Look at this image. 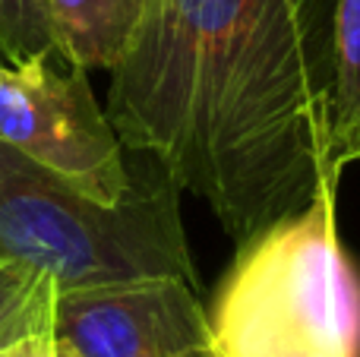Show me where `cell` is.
Listing matches in <instances>:
<instances>
[{"instance_id":"1","label":"cell","mask_w":360,"mask_h":357,"mask_svg":"<svg viewBox=\"0 0 360 357\" xmlns=\"http://www.w3.org/2000/svg\"><path fill=\"white\" fill-rule=\"evenodd\" d=\"M335 0H152L111 70L108 120L234 244L338 193L332 158Z\"/></svg>"},{"instance_id":"3","label":"cell","mask_w":360,"mask_h":357,"mask_svg":"<svg viewBox=\"0 0 360 357\" xmlns=\"http://www.w3.org/2000/svg\"><path fill=\"white\" fill-rule=\"evenodd\" d=\"M0 259L38 269L57 291L130 278L180 275L196 282L177 187L143 183L114 206L32 162L0 139Z\"/></svg>"},{"instance_id":"9","label":"cell","mask_w":360,"mask_h":357,"mask_svg":"<svg viewBox=\"0 0 360 357\" xmlns=\"http://www.w3.org/2000/svg\"><path fill=\"white\" fill-rule=\"evenodd\" d=\"M41 54H57L44 0H0V63L16 67Z\"/></svg>"},{"instance_id":"2","label":"cell","mask_w":360,"mask_h":357,"mask_svg":"<svg viewBox=\"0 0 360 357\" xmlns=\"http://www.w3.org/2000/svg\"><path fill=\"white\" fill-rule=\"evenodd\" d=\"M335 196L240 240L209 313L212 357H360V275Z\"/></svg>"},{"instance_id":"11","label":"cell","mask_w":360,"mask_h":357,"mask_svg":"<svg viewBox=\"0 0 360 357\" xmlns=\"http://www.w3.org/2000/svg\"><path fill=\"white\" fill-rule=\"evenodd\" d=\"M351 162H360V136L354 139V145H351V152H348V164Z\"/></svg>"},{"instance_id":"4","label":"cell","mask_w":360,"mask_h":357,"mask_svg":"<svg viewBox=\"0 0 360 357\" xmlns=\"http://www.w3.org/2000/svg\"><path fill=\"white\" fill-rule=\"evenodd\" d=\"M0 139L95 202L114 206L133 190L127 149L89 86V70L60 54L0 63Z\"/></svg>"},{"instance_id":"12","label":"cell","mask_w":360,"mask_h":357,"mask_svg":"<svg viewBox=\"0 0 360 357\" xmlns=\"http://www.w3.org/2000/svg\"><path fill=\"white\" fill-rule=\"evenodd\" d=\"M57 357H76L73 351H70L67 345H60V342H57Z\"/></svg>"},{"instance_id":"7","label":"cell","mask_w":360,"mask_h":357,"mask_svg":"<svg viewBox=\"0 0 360 357\" xmlns=\"http://www.w3.org/2000/svg\"><path fill=\"white\" fill-rule=\"evenodd\" d=\"M332 158L348 168V152L360 136V0L332 4V86H329Z\"/></svg>"},{"instance_id":"6","label":"cell","mask_w":360,"mask_h":357,"mask_svg":"<svg viewBox=\"0 0 360 357\" xmlns=\"http://www.w3.org/2000/svg\"><path fill=\"white\" fill-rule=\"evenodd\" d=\"M152 0H44L57 54L82 70L111 73L130 51Z\"/></svg>"},{"instance_id":"5","label":"cell","mask_w":360,"mask_h":357,"mask_svg":"<svg viewBox=\"0 0 360 357\" xmlns=\"http://www.w3.org/2000/svg\"><path fill=\"white\" fill-rule=\"evenodd\" d=\"M51 326L76 357H212L205 304L180 275L57 291Z\"/></svg>"},{"instance_id":"8","label":"cell","mask_w":360,"mask_h":357,"mask_svg":"<svg viewBox=\"0 0 360 357\" xmlns=\"http://www.w3.org/2000/svg\"><path fill=\"white\" fill-rule=\"evenodd\" d=\"M57 285L38 269L0 259V348L54 320Z\"/></svg>"},{"instance_id":"10","label":"cell","mask_w":360,"mask_h":357,"mask_svg":"<svg viewBox=\"0 0 360 357\" xmlns=\"http://www.w3.org/2000/svg\"><path fill=\"white\" fill-rule=\"evenodd\" d=\"M0 357H57V335L54 326L35 329V332L22 335V339L10 342L0 348Z\"/></svg>"}]
</instances>
